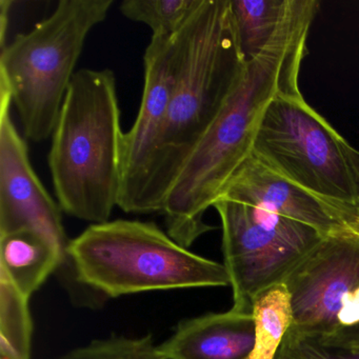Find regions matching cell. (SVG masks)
Returning a JSON list of instances; mask_svg holds the SVG:
<instances>
[{"label": "cell", "mask_w": 359, "mask_h": 359, "mask_svg": "<svg viewBox=\"0 0 359 359\" xmlns=\"http://www.w3.org/2000/svg\"><path fill=\"white\" fill-rule=\"evenodd\" d=\"M317 0H294L287 20L262 55L247 69L224 109L205 132L172 184L161 213L167 233L189 248L214 226L205 224L226 184L253 152L266 107L281 94H300V67L308 55Z\"/></svg>", "instance_id": "1"}, {"label": "cell", "mask_w": 359, "mask_h": 359, "mask_svg": "<svg viewBox=\"0 0 359 359\" xmlns=\"http://www.w3.org/2000/svg\"><path fill=\"white\" fill-rule=\"evenodd\" d=\"M182 34V65L167 119L132 214L161 213L180 170L247 69L230 0H203Z\"/></svg>", "instance_id": "2"}, {"label": "cell", "mask_w": 359, "mask_h": 359, "mask_svg": "<svg viewBox=\"0 0 359 359\" xmlns=\"http://www.w3.org/2000/svg\"><path fill=\"white\" fill-rule=\"evenodd\" d=\"M126 133L114 72L77 71L52 134L49 168L62 211L109 222L123 186Z\"/></svg>", "instance_id": "3"}, {"label": "cell", "mask_w": 359, "mask_h": 359, "mask_svg": "<svg viewBox=\"0 0 359 359\" xmlns=\"http://www.w3.org/2000/svg\"><path fill=\"white\" fill-rule=\"evenodd\" d=\"M76 283L106 298L146 292L226 287L224 264L193 253L154 222L109 220L69 241Z\"/></svg>", "instance_id": "4"}, {"label": "cell", "mask_w": 359, "mask_h": 359, "mask_svg": "<svg viewBox=\"0 0 359 359\" xmlns=\"http://www.w3.org/2000/svg\"><path fill=\"white\" fill-rule=\"evenodd\" d=\"M113 5L114 0H62L49 18L1 48L0 87L9 92L31 142L53 134L86 41Z\"/></svg>", "instance_id": "5"}, {"label": "cell", "mask_w": 359, "mask_h": 359, "mask_svg": "<svg viewBox=\"0 0 359 359\" xmlns=\"http://www.w3.org/2000/svg\"><path fill=\"white\" fill-rule=\"evenodd\" d=\"M341 135L300 94H281L266 107L253 154L285 180L323 201L357 203Z\"/></svg>", "instance_id": "6"}, {"label": "cell", "mask_w": 359, "mask_h": 359, "mask_svg": "<svg viewBox=\"0 0 359 359\" xmlns=\"http://www.w3.org/2000/svg\"><path fill=\"white\" fill-rule=\"evenodd\" d=\"M224 266L233 290V310L252 313L258 294L283 283L325 235L291 218L219 198Z\"/></svg>", "instance_id": "7"}, {"label": "cell", "mask_w": 359, "mask_h": 359, "mask_svg": "<svg viewBox=\"0 0 359 359\" xmlns=\"http://www.w3.org/2000/svg\"><path fill=\"white\" fill-rule=\"evenodd\" d=\"M291 297V327L335 335L359 323V241L339 226L306 253L283 280Z\"/></svg>", "instance_id": "8"}, {"label": "cell", "mask_w": 359, "mask_h": 359, "mask_svg": "<svg viewBox=\"0 0 359 359\" xmlns=\"http://www.w3.org/2000/svg\"><path fill=\"white\" fill-rule=\"evenodd\" d=\"M12 104L9 92L0 87V236L31 229L67 249L62 209L31 165L28 144L12 121Z\"/></svg>", "instance_id": "9"}, {"label": "cell", "mask_w": 359, "mask_h": 359, "mask_svg": "<svg viewBox=\"0 0 359 359\" xmlns=\"http://www.w3.org/2000/svg\"><path fill=\"white\" fill-rule=\"evenodd\" d=\"M186 26V25H184ZM182 30L171 37L151 39L144 56V86L137 117L126 133L123 186L118 208L132 214L167 119L184 52Z\"/></svg>", "instance_id": "10"}, {"label": "cell", "mask_w": 359, "mask_h": 359, "mask_svg": "<svg viewBox=\"0 0 359 359\" xmlns=\"http://www.w3.org/2000/svg\"><path fill=\"white\" fill-rule=\"evenodd\" d=\"M219 198L297 220L323 235L330 234L339 226L323 199L285 180L253 153L231 178Z\"/></svg>", "instance_id": "11"}, {"label": "cell", "mask_w": 359, "mask_h": 359, "mask_svg": "<svg viewBox=\"0 0 359 359\" xmlns=\"http://www.w3.org/2000/svg\"><path fill=\"white\" fill-rule=\"evenodd\" d=\"M254 339L253 314L231 309L184 319L158 348L165 359H247Z\"/></svg>", "instance_id": "12"}, {"label": "cell", "mask_w": 359, "mask_h": 359, "mask_svg": "<svg viewBox=\"0 0 359 359\" xmlns=\"http://www.w3.org/2000/svg\"><path fill=\"white\" fill-rule=\"evenodd\" d=\"M67 249L31 229L0 236V274L30 298L64 262Z\"/></svg>", "instance_id": "13"}, {"label": "cell", "mask_w": 359, "mask_h": 359, "mask_svg": "<svg viewBox=\"0 0 359 359\" xmlns=\"http://www.w3.org/2000/svg\"><path fill=\"white\" fill-rule=\"evenodd\" d=\"M241 53L247 62L269 47L289 15L292 0H230Z\"/></svg>", "instance_id": "14"}, {"label": "cell", "mask_w": 359, "mask_h": 359, "mask_svg": "<svg viewBox=\"0 0 359 359\" xmlns=\"http://www.w3.org/2000/svg\"><path fill=\"white\" fill-rule=\"evenodd\" d=\"M252 314L255 339L247 359H275L283 337L293 323L291 297L285 283H276L258 294Z\"/></svg>", "instance_id": "15"}, {"label": "cell", "mask_w": 359, "mask_h": 359, "mask_svg": "<svg viewBox=\"0 0 359 359\" xmlns=\"http://www.w3.org/2000/svg\"><path fill=\"white\" fill-rule=\"evenodd\" d=\"M29 299L0 274V359H30L33 321Z\"/></svg>", "instance_id": "16"}, {"label": "cell", "mask_w": 359, "mask_h": 359, "mask_svg": "<svg viewBox=\"0 0 359 359\" xmlns=\"http://www.w3.org/2000/svg\"><path fill=\"white\" fill-rule=\"evenodd\" d=\"M201 3L203 0H125L119 9L128 20L148 26L152 37L161 39L177 34Z\"/></svg>", "instance_id": "17"}, {"label": "cell", "mask_w": 359, "mask_h": 359, "mask_svg": "<svg viewBox=\"0 0 359 359\" xmlns=\"http://www.w3.org/2000/svg\"><path fill=\"white\" fill-rule=\"evenodd\" d=\"M57 359H165L152 335L142 337H112L96 339L74 348Z\"/></svg>", "instance_id": "18"}, {"label": "cell", "mask_w": 359, "mask_h": 359, "mask_svg": "<svg viewBox=\"0 0 359 359\" xmlns=\"http://www.w3.org/2000/svg\"><path fill=\"white\" fill-rule=\"evenodd\" d=\"M275 359H359V350L290 327Z\"/></svg>", "instance_id": "19"}, {"label": "cell", "mask_w": 359, "mask_h": 359, "mask_svg": "<svg viewBox=\"0 0 359 359\" xmlns=\"http://www.w3.org/2000/svg\"><path fill=\"white\" fill-rule=\"evenodd\" d=\"M331 215L337 220L339 229L359 241V205L325 201Z\"/></svg>", "instance_id": "20"}, {"label": "cell", "mask_w": 359, "mask_h": 359, "mask_svg": "<svg viewBox=\"0 0 359 359\" xmlns=\"http://www.w3.org/2000/svg\"><path fill=\"white\" fill-rule=\"evenodd\" d=\"M341 147L346 161H348V167H350L353 182L355 184V191H356L357 205H359V151L351 146L344 138L342 140Z\"/></svg>", "instance_id": "21"}, {"label": "cell", "mask_w": 359, "mask_h": 359, "mask_svg": "<svg viewBox=\"0 0 359 359\" xmlns=\"http://www.w3.org/2000/svg\"><path fill=\"white\" fill-rule=\"evenodd\" d=\"M321 337H323V336H321ZM323 338L327 339V341L333 342V344L359 350V323L354 325V327H350V329L338 332L335 335L327 336V337Z\"/></svg>", "instance_id": "22"}, {"label": "cell", "mask_w": 359, "mask_h": 359, "mask_svg": "<svg viewBox=\"0 0 359 359\" xmlns=\"http://www.w3.org/2000/svg\"><path fill=\"white\" fill-rule=\"evenodd\" d=\"M13 1H0V7H1V18H0V43H1V48L5 47L6 43V33L8 29V16H9V10L11 9V6L13 5Z\"/></svg>", "instance_id": "23"}]
</instances>
